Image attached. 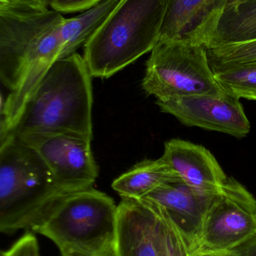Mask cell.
I'll return each instance as SVG.
<instances>
[{"label": "cell", "mask_w": 256, "mask_h": 256, "mask_svg": "<svg viewBox=\"0 0 256 256\" xmlns=\"http://www.w3.org/2000/svg\"><path fill=\"white\" fill-rule=\"evenodd\" d=\"M63 14L0 6V80L10 91L2 97L1 132L8 134L51 66L65 58L60 34Z\"/></svg>", "instance_id": "obj_1"}, {"label": "cell", "mask_w": 256, "mask_h": 256, "mask_svg": "<svg viewBox=\"0 0 256 256\" xmlns=\"http://www.w3.org/2000/svg\"><path fill=\"white\" fill-rule=\"evenodd\" d=\"M84 57L56 62L24 105L9 136L72 134L93 140V88Z\"/></svg>", "instance_id": "obj_2"}, {"label": "cell", "mask_w": 256, "mask_h": 256, "mask_svg": "<svg viewBox=\"0 0 256 256\" xmlns=\"http://www.w3.org/2000/svg\"><path fill=\"white\" fill-rule=\"evenodd\" d=\"M0 140V231H31L71 194L33 148L14 136Z\"/></svg>", "instance_id": "obj_3"}, {"label": "cell", "mask_w": 256, "mask_h": 256, "mask_svg": "<svg viewBox=\"0 0 256 256\" xmlns=\"http://www.w3.org/2000/svg\"><path fill=\"white\" fill-rule=\"evenodd\" d=\"M165 14V0H120L84 45L91 76L110 78L151 52Z\"/></svg>", "instance_id": "obj_4"}, {"label": "cell", "mask_w": 256, "mask_h": 256, "mask_svg": "<svg viewBox=\"0 0 256 256\" xmlns=\"http://www.w3.org/2000/svg\"><path fill=\"white\" fill-rule=\"evenodd\" d=\"M117 206L93 188L60 202L32 232L52 240L61 256H117Z\"/></svg>", "instance_id": "obj_5"}, {"label": "cell", "mask_w": 256, "mask_h": 256, "mask_svg": "<svg viewBox=\"0 0 256 256\" xmlns=\"http://www.w3.org/2000/svg\"><path fill=\"white\" fill-rule=\"evenodd\" d=\"M142 88L158 100L226 92L215 78L207 49L184 40H159L146 63Z\"/></svg>", "instance_id": "obj_6"}, {"label": "cell", "mask_w": 256, "mask_h": 256, "mask_svg": "<svg viewBox=\"0 0 256 256\" xmlns=\"http://www.w3.org/2000/svg\"><path fill=\"white\" fill-rule=\"evenodd\" d=\"M117 256H191L189 244L164 209L139 198L117 206Z\"/></svg>", "instance_id": "obj_7"}, {"label": "cell", "mask_w": 256, "mask_h": 256, "mask_svg": "<svg viewBox=\"0 0 256 256\" xmlns=\"http://www.w3.org/2000/svg\"><path fill=\"white\" fill-rule=\"evenodd\" d=\"M256 234V200L238 182L228 178L207 212L191 256L231 251Z\"/></svg>", "instance_id": "obj_8"}, {"label": "cell", "mask_w": 256, "mask_h": 256, "mask_svg": "<svg viewBox=\"0 0 256 256\" xmlns=\"http://www.w3.org/2000/svg\"><path fill=\"white\" fill-rule=\"evenodd\" d=\"M18 138L39 153L66 194L93 188L99 168L92 152L91 138L72 134Z\"/></svg>", "instance_id": "obj_9"}, {"label": "cell", "mask_w": 256, "mask_h": 256, "mask_svg": "<svg viewBox=\"0 0 256 256\" xmlns=\"http://www.w3.org/2000/svg\"><path fill=\"white\" fill-rule=\"evenodd\" d=\"M165 114H171L188 127L217 131L235 137L246 136L250 131L240 98L225 92L156 100Z\"/></svg>", "instance_id": "obj_10"}, {"label": "cell", "mask_w": 256, "mask_h": 256, "mask_svg": "<svg viewBox=\"0 0 256 256\" xmlns=\"http://www.w3.org/2000/svg\"><path fill=\"white\" fill-rule=\"evenodd\" d=\"M228 0H165L160 39L184 40L207 48Z\"/></svg>", "instance_id": "obj_11"}, {"label": "cell", "mask_w": 256, "mask_h": 256, "mask_svg": "<svg viewBox=\"0 0 256 256\" xmlns=\"http://www.w3.org/2000/svg\"><path fill=\"white\" fill-rule=\"evenodd\" d=\"M219 194L201 192L180 179L165 184L139 200L166 212L187 240L191 254L207 212Z\"/></svg>", "instance_id": "obj_12"}, {"label": "cell", "mask_w": 256, "mask_h": 256, "mask_svg": "<svg viewBox=\"0 0 256 256\" xmlns=\"http://www.w3.org/2000/svg\"><path fill=\"white\" fill-rule=\"evenodd\" d=\"M162 156L183 182L201 192L221 194L228 182L215 156L204 146L173 138L165 143Z\"/></svg>", "instance_id": "obj_13"}, {"label": "cell", "mask_w": 256, "mask_h": 256, "mask_svg": "<svg viewBox=\"0 0 256 256\" xmlns=\"http://www.w3.org/2000/svg\"><path fill=\"white\" fill-rule=\"evenodd\" d=\"M180 180L163 156L145 160L114 180L112 188L121 198H141L165 184Z\"/></svg>", "instance_id": "obj_14"}, {"label": "cell", "mask_w": 256, "mask_h": 256, "mask_svg": "<svg viewBox=\"0 0 256 256\" xmlns=\"http://www.w3.org/2000/svg\"><path fill=\"white\" fill-rule=\"evenodd\" d=\"M256 40V0L227 7L207 48Z\"/></svg>", "instance_id": "obj_15"}, {"label": "cell", "mask_w": 256, "mask_h": 256, "mask_svg": "<svg viewBox=\"0 0 256 256\" xmlns=\"http://www.w3.org/2000/svg\"><path fill=\"white\" fill-rule=\"evenodd\" d=\"M120 0H103L78 16L65 18L60 28L66 57L84 46L92 34L102 25Z\"/></svg>", "instance_id": "obj_16"}, {"label": "cell", "mask_w": 256, "mask_h": 256, "mask_svg": "<svg viewBox=\"0 0 256 256\" xmlns=\"http://www.w3.org/2000/svg\"><path fill=\"white\" fill-rule=\"evenodd\" d=\"M213 73L218 84L228 94L256 100V66H240Z\"/></svg>", "instance_id": "obj_17"}, {"label": "cell", "mask_w": 256, "mask_h": 256, "mask_svg": "<svg viewBox=\"0 0 256 256\" xmlns=\"http://www.w3.org/2000/svg\"><path fill=\"white\" fill-rule=\"evenodd\" d=\"M1 256H40L36 236L27 231L9 250L2 251Z\"/></svg>", "instance_id": "obj_18"}, {"label": "cell", "mask_w": 256, "mask_h": 256, "mask_svg": "<svg viewBox=\"0 0 256 256\" xmlns=\"http://www.w3.org/2000/svg\"><path fill=\"white\" fill-rule=\"evenodd\" d=\"M103 0H51L50 7L61 14L85 12Z\"/></svg>", "instance_id": "obj_19"}, {"label": "cell", "mask_w": 256, "mask_h": 256, "mask_svg": "<svg viewBox=\"0 0 256 256\" xmlns=\"http://www.w3.org/2000/svg\"><path fill=\"white\" fill-rule=\"evenodd\" d=\"M51 0H0V6L21 10H44L50 7Z\"/></svg>", "instance_id": "obj_20"}, {"label": "cell", "mask_w": 256, "mask_h": 256, "mask_svg": "<svg viewBox=\"0 0 256 256\" xmlns=\"http://www.w3.org/2000/svg\"><path fill=\"white\" fill-rule=\"evenodd\" d=\"M231 251L239 256H256V234L249 242Z\"/></svg>", "instance_id": "obj_21"}, {"label": "cell", "mask_w": 256, "mask_h": 256, "mask_svg": "<svg viewBox=\"0 0 256 256\" xmlns=\"http://www.w3.org/2000/svg\"><path fill=\"white\" fill-rule=\"evenodd\" d=\"M197 256H239L234 251H226V252H213V254H202Z\"/></svg>", "instance_id": "obj_22"}, {"label": "cell", "mask_w": 256, "mask_h": 256, "mask_svg": "<svg viewBox=\"0 0 256 256\" xmlns=\"http://www.w3.org/2000/svg\"><path fill=\"white\" fill-rule=\"evenodd\" d=\"M245 1H247V0H228V6H227V7H231V6H237V4L243 2Z\"/></svg>", "instance_id": "obj_23"}, {"label": "cell", "mask_w": 256, "mask_h": 256, "mask_svg": "<svg viewBox=\"0 0 256 256\" xmlns=\"http://www.w3.org/2000/svg\"><path fill=\"white\" fill-rule=\"evenodd\" d=\"M253 48H254V52H255V55L256 56V40L255 42V43H254Z\"/></svg>", "instance_id": "obj_24"}, {"label": "cell", "mask_w": 256, "mask_h": 256, "mask_svg": "<svg viewBox=\"0 0 256 256\" xmlns=\"http://www.w3.org/2000/svg\"><path fill=\"white\" fill-rule=\"evenodd\" d=\"M252 66H256V64H252Z\"/></svg>", "instance_id": "obj_25"}]
</instances>
